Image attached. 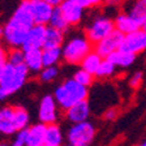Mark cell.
Masks as SVG:
<instances>
[{
    "instance_id": "1",
    "label": "cell",
    "mask_w": 146,
    "mask_h": 146,
    "mask_svg": "<svg viewBox=\"0 0 146 146\" xmlns=\"http://www.w3.org/2000/svg\"><path fill=\"white\" fill-rule=\"evenodd\" d=\"M30 116L24 107L5 106L0 108V133L11 136L29 128Z\"/></svg>"
},
{
    "instance_id": "2",
    "label": "cell",
    "mask_w": 146,
    "mask_h": 146,
    "mask_svg": "<svg viewBox=\"0 0 146 146\" xmlns=\"http://www.w3.org/2000/svg\"><path fill=\"white\" fill-rule=\"evenodd\" d=\"M29 73L30 72L25 64L22 65H12L9 63L4 64L0 68V90L3 91L5 97L15 94L25 85Z\"/></svg>"
},
{
    "instance_id": "3",
    "label": "cell",
    "mask_w": 146,
    "mask_h": 146,
    "mask_svg": "<svg viewBox=\"0 0 146 146\" xmlns=\"http://www.w3.org/2000/svg\"><path fill=\"white\" fill-rule=\"evenodd\" d=\"M54 98L60 108L64 111L69 110L74 104L80 103L88 98V88L80 85L73 78L61 82L54 91Z\"/></svg>"
},
{
    "instance_id": "4",
    "label": "cell",
    "mask_w": 146,
    "mask_h": 146,
    "mask_svg": "<svg viewBox=\"0 0 146 146\" xmlns=\"http://www.w3.org/2000/svg\"><path fill=\"white\" fill-rule=\"evenodd\" d=\"M63 59L69 64H81L82 60L93 51V44L86 35H73L61 47Z\"/></svg>"
},
{
    "instance_id": "5",
    "label": "cell",
    "mask_w": 146,
    "mask_h": 146,
    "mask_svg": "<svg viewBox=\"0 0 146 146\" xmlns=\"http://www.w3.org/2000/svg\"><path fill=\"white\" fill-rule=\"evenodd\" d=\"M115 31V24L113 20H111L107 16H98L86 27L85 35L91 44H98L99 42L107 38L111 33Z\"/></svg>"
},
{
    "instance_id": "6",
    "label": "cell",
    "mask_w": 146,
    "mask_h": 146,
    "mask_svg": "<svg viewBox=\"0 0 146 146\" xmlns=\"http://www.w3.org/2000/svg\"><path fill=\"white\" fill-rule=\"evenodd\" d=\"M95 137V127L90 121L73 124L67 132V143L72 146H89Z\"/></svg>"
},
{
    "instance_id": "7",
    "label": "cell",
    "mask_w": 146,
    "mask_h": 146,
    "mask_svg": "<svg viewBox=\"0 0 146 146\" xmlns=\"http://www.w3.org/2000/svg\"><path fill=\"white\" fill-rule=\"evenodd\" d=\"M31 27H27L20 22L9 18V21L4 26V42L11 48H22L27 33Z\"/></svg>"
},
{
    "instance_id": "8",
    "label": "cell",
    "mask_w": 146,
    "mask_h": 146,
    "mask_svg": "<svg viewBox=\"0 0 146 146\" xmlns=\"http://www.w3.org/2000/svg\"><path fill=\"white\" fill-rule=\"evenodd\" d=\"M58 103L55 100L54 95L47 94L42 97L39 102V108H38V119L39 123L44 125L56 124V120L59 117L58 113Z\"/></svg>"
},
{
    "instance_id": "9",
    "label": "cell",
    "mask_w": 146,
    "mask_h": 146,
    "mask_svg": "<svg viewBox=\"0 0 146 146\" xmlns=\"http://www.w3.org/2000/svg\"><path fill=\"white\" fill-rule=\"evenodd\" d=\"M124 36L120 31L115 30L111 33L107 38H104L102 42L94 46V51L99 55L102 59H108L113 52L119 51L121 48V44L124 42Z\"/></svg>"
},
{
    "instance_id": "10",
    "label": "cell",
    "mask_w": 146,
    "mask_h": 146,
    "mask_svg": "<svg viewBox=\"0 0 146 146\" xmlns=\"http://www.w3.org/2000/svg\"><path fill=\"white\" fill-rule=\"evenodd\" d=\"M30 13L33 16L34 24L35 25H44L50 24L54 7L46 3L44 0H26Z\"/></svg>"
},
{
    "instance_id": "11",
    "label": "cell",
    "mask_w": 146,
    "mask_h": 146,
    "mask_svg": "<svg viewBox=\"0 0 146 146\" xmlns=\"http://www.w3.org/2000/svg\"><path fill=\"white\" fill-rule=\"evenodd\" d=\"M120 50L133 55L146 51V31L141 29V30H137L132 34L125 35Z\"/></svg>"
},
{
    "instance_id": "12",
    "label": "cell",
    "mask_w": 146,
    "mask_h": 146,
    "mask_svg": "<svg viewBox=\"0 0 146 146\" xmlns=\"http://www.w3.org/2000/svg\"><path fill=\"white\" fill-rule=\"evenodd\" d=\"M113 24H115V30L120 31L123 35H128L142 29V21L134 18L129 13H119L113 18Z\"/></svg>"
},
{
    "instance_id": "13",
    "label": "cell",
    "mask_w": 146,
    "mask_h": 146,
    "mask_svg": "<svg viewBox=\"0 0 146 146\" xmlns=\"http://www.w3.org/2000/svg\"><path fill=\"white\" fill-rule=\"evenodd\" d=\"M46 29H47V26H44V25H34L27 33L25 43L22 46V50L24 51H27V50H43Z\"/></svg>"
},
{
    "instance_id": "14",
    "label": "cell",
    "mask_w": 146,
    "mask_h": 146,
    "mask_svg": "<svg viewBox=\"0 0 146 146\" xmlns=\"http://www.w3.org/2000/svg\"><path fill=\"white\" fill-rule=\"evenodd\" d=\"M60 11L63 13L64 18L67 20L68 25H78L81 22L82 17H84V8L80 5H77L76 3H73L72 0H64L60 4Z\"/></svg>"
},
{
    "instance_id": "15",
    "label": "cell",
    "mask_w": 146,
    "mask_h": 146,
    "mask_svg": "<svg viewBox=\"0 0 146 146\" xmlns=\"http://www.w3.org/2000/svg\"><path fill=\"white\" fill-rule=\"evenodd\" d=\"M65 116H67L68 121H70L72 124L88 121L89 116H90V104L88 100H82L80 103L74 104L73 107H70L69 110H67Z\"/></svg>"
},
{
    "instance_id": "16",
    "label": "cell",
    "mask_w": 146,
    "mask_h": 146,
    "mask_svg": "<svg viewBox=\"0 0 146 146\" xmlns=\"http://www.w3.org/2000/svg\"><path fill=\"white\" fill-rule=\"evenodd\" d=\"M46 128L47 125L36 123L27 128L26 146H42L46 143Z\"/></svg>"
},
{
    "instance_id": "17",
    "label": "cell",
    "mask_w": 146,
    "mask_h": 146,
    "mask_svg": "<svg viewBox=\"0 0 146 146\" xmlns=\"http://www.w3.org/2000/svg\"><path fill=\"white\" fill-rule=\"evenodd\" d=\"M25 65L29 72L39 73L43 69V51L42 50H27L25 51Z\"/></svg>"
},
{
    "instance_id": "18",
    "label": "cell",
    "mask_w": 146,
    "mask_h": 146,
    "mask_svg": "<svg viewBox=\"0 0 146 146\" xmlns=\"http://www.w3.org/2000/svg\"><path fill=\"white\" fill-rule=\"evenodd\" d=\"M61 46H64V33L60 30H56V29H54L51 26H47L43 50L61 48Z\"/></svg>"
},
{
    "instance_id": "19",
    "label": "cell",
    "mask_w": 146,
    "mask_h": 146,
    "mask_svg": "<svg viewBox=\"0 0 146 146\" xmlns=\"http://www.w3.org/2000/svg\"><path fill=\"white\" fill-rule=\"evenodd\" d=\"M102 61H103V59L100 58L97 52L91 51L90 54L82 60V63L80 64V65H81V69L86 70L88 73H90L91 76H95L100 67V64H102Z\"/></svg>"
},
{
    "instance_id": "20",
    "label": "cell",
    "mask_w": 146,
    "mask_h": 146,
    "mask_svg": "<svg viewBox=\"0 0 146 146\" xmlns=\"http://www.w3.org/2000/svg\"><path fill=\"white\" fill-rule=\"evenodd\" d=\"M136 56H137V55H133V54H129V52H125V51L119 50V51L113 52V54L110 56L108 60L112 61L116 67L128 68V67H131L132 64L134 63Z\"/></svg>"
},
{
    "instance_id": "21",
    "label": "cell",
    "mask_w": 146,
    "mask_h": 146,
    "mask_svg": "<svg viewBox=\"0 0 146 146\" xmlns=\"http://www.w3.org/2000/svg\"><path fill=\"white\" fill-rule=\"evenodd\" d=\"M63 133L58 124L47 125L46 128V145L48 146H61L63 143Z\"/></svg>"
},
{
    "instance_id": "22",
    "label": "cell",
    "mask_w": 146,
    "mask_h": 146,
    "mask_svg": "<svg viewBox=\"0 0 146 146\" xmlns=\"http://www.w3.org/2000/svg\"><path fill=\"white\" fill-rule=\"evenodd\" d=\"M43 51V67H56V64L63 58L61 48H47Z\"/></svg>"
},
{
    "instance_id": "23",
    "label": "cell",
    "mask_w": 146,
    "mask_h": 146,
    "mask_svg": "<svg viewBox=\"0 0 146 146\" xmlns=\"http://www.w3.org/2000/svg\"><path fill=\"white\" fill-rule=\"evenodd\" d=\"M50 26L56 29V30H60V31H67V29L69 27L68 25L67 20L64 18L63 13H61L60 8H54V12H52V16H51V20H50Z\"/></svg>"
},
{
    "instance_id": "24",
    "label": "cell",
    "mask_w": 146,
    "mask_h": 146,
    "mask_svg": "<svg viewBox=\"0 0 146 146\" xmlns=\"http://www.w3.org/2000/svg\"><path fill=\"white\" fill-rule=\"evenodd\" d=\"M116 68L117 67H116L112 61H110L108 59H103V61H102V64H100V67H99V69H98L95 77L99 78V80L110 78V77L115 76Z\"/></svg>"
},
{
    "instance_id": "25",
    "label": "cell",
    "mask_w": 146,
    "mask_h": 146,
    "mask_svg": "<svg viewBox=\"0 0 146 146\" xmlns=\"http://www.w3.org/2000/svg\"><path fill=\"white\" fill-rule=\"evenodd\" d=\"M128 13L132 15L137 20L142 21L143 24V21L146 18V0H134Z\"/></svg>"
},
{
    "instance_id": "26",
    "label": "cell",
    "mask_w": 146,
    "mask_h": 146,
    "mask_svg": "<svg viewBox=\"0 0 146 146\" xmlns=\"http://www.w3.org/2000/svg\"><path fill=\"white\" fill-rule=\"evenodd\" d=\"M8 63L12 65L25 64V51L22 48H11L8 51Z\"/></svg>"
},
{
    "instance_id": "27",
    "label": "cell",
    "mask_w": 146,
    "mask_h": 146,
    "mask_svg": "<svg viewBox=\"0 0 146 146\" xmlns=\"http://www.w3.org/2000/svg\"><path fill=\"white\" fill-rule=\"evenodd\" d=\"M73 80L76 82H78L80 85L85 86V88H89L91 85V82H93V76H91L90 73H88L86 70L84 69H77L73 74Z\"/></svg>"
},
{
    "instance_id": "28",
    "label": "cell",
    "mask_w": 146,
    "mask_h": 146,
    "mask_svg": "<svg viewBox=\"0 0 146 146\" xmlns=\"http://www.w3.org/2000/svg\"><path fill=\"white\" fill-rule=\"evenodd\" d=\"M59 74V69L56 67H47L43 68L39 72V80L42 82H51L54 81Z\"/></svg>"
},
{
    "instance_id": "29",
    "label": "cell",
    "mask_w": 146,
    "mask_h": 146,
    "mask_svg": "<svg viewBox=\"0 0 146 146\" xmlns=\"http://www.w3.org/2000/svg\"><path fill=\"white\" fill-rule=\"evenodd\" d=\"M26 136H27V129L16 133V137L12 141V146H26Z\"/></svg>"
},
{
    "instance_id": "30",
    "label": "cell",
    "mask_w": 146,
    "mask_h": 146,
    "mask_svg": "<svg viewBox=\"0 0 146 146\" xmlns=\"http://www.w3.org/2000/svg\"><path fill=\"white\" fill-rule=\"evenodd\" d=\"M142 81H143V73L140 72V70H138V72H134L131 76V78H129V86L136 89L142 84Z\"/></svg>"
},
{
    "instance_id": "31",
    "label": "cell",
    "mask_w": 146,
    "mask_h": 146,
    "mask_svg": "<svg viewBox=\"0 0 146 146\" xmlns=\"http://www.w3.org/2000/svg\"><path fill=\"white\" fill-rule=\"evenodd\" d=\"M117 113H119V111L116 108H110V110H107L106 112H104V119L106 120H108V121H112V120H115L116 117H117Z\"/></svg>"
},
{
    "instance_id": "32",
    "label": "cell",
    "mask_w": 146,
    "mask_h": 146,
    "mask_svg": "<svg viewBox=\"0 0 146 146\" xmlns=\"http://www.w3.org/2000/svg\"><path fill=\"white\" fill-rule=\"evenodd\" d=\"M8 63V51L0 44V68Z\"/></svg>"
},
{
    "instance_id": "33",
    "label": "cell",
    "mask_w": 146,
    "mask_h": 146,
    "mask_svg": "<svg viewBox=\"0 0 146 146\" xmlns=\"http://www.w3.org/2000/svg\"><path fill=\"white\" fill-rule=\"evenodd\" d=\"M73 3H76L77 5L82 7V8L85 9V8H90L91 7V3H90V0H72Z\"/></svg>"
},
{
    "instance_id": "34",
    "label": "cell",
    "mask_w": 146,
    "mask_h": 146,
    "mask_svg": "<svg viewBox=\"0 0 146 146\" xmlns=\"http://www.w3.org/2000/svg\"><path fill=\"white\" fill-rule=\"evenodd\" d=\"M46 3H48L50 5H52L54 8H58V7H60V4L63 3L64 0H44Z\"/></svg>"
},
{
    "instance_id": "35",
    "label": "cell",
    "mask_w": 146,
    "mask_h": 146,
    "mask_svg": "<svg viewBox=\"0 0 146 146\" xmlns=\"http://www.w3.org/2000/svg\"><path fill=\"white\" fill-rule=\"evenodd\" d=\"M123 0H104V3L107 4V5H119V4L121 3Z\"/></svg>"
},
{
    "instance_id": "36",
    "label": "cell",
    "mask_w": 146,
    "mask_h": 146,
    "mask_svg": "<svg viewBox=\"0 0 146 146\" xmlns=\"http://www.w3.org/2000/svg\"><path fill=\"white\" fill-rule=\"evenodd\" d=\"M91 3V7H97V5H100L102 3H104V0H90Z\"/></svg>"
},
{
    "instance_id": "37",
    "label": "cell",
    "mask_w": 146,
    "mask_h": 146,
    "mask_svg": "<svg viewBox=\"0 0 146 146\" xmlns=\"http://www.w3.org/2000/svg\"><path fill=\"white\" fill-rule=\"evenodd\" d=\"M1 38H4V27L3 26H0V39Z\"/></svg>"
},
{
    "instance_id": "38",
    "label": "cell",
    "mask_w": 146,
    "mask_h": 146,
    "mask_svg": "<svg viewBox=\"0 0 146 146\" xmlns=\"http://www.w3.org/2000/svg\"><path fill=\"white\" fill-rule=\"evenodd\" d=\"M142 30L146 31V18H145V21H143V24H142Z\"/></svg>"
},
{
    "instance_id": "39",
    "label": "cell",
    "mask_w": 146,
    "mask_h": 146,
    "mask_svg": "<svg viewBox=\"0 0 146 146\" xmlns=\"http://www.w3.org/2000/svg\"><path fill=\"white\" fill-rule=\"evenodd\" d=\"M0 146H12V143H5L4 142V143H0Z\"/></svg>"
},
{
    "instance_id": "40",
    "label": "cell",
    "mask_w": 146,
    "mask_h": 146,
    "mask_svg": "<svg viewBox=\"0 0 146 146\" xmlns=\"http://www.w3.org/2000/svg\"><path fill=\"white\" fill-rule=\"evenodd\" d=\"M138 146H146V141H145V142H142L141 145H138Z\"/></svg>"
},
{
    "instance_id": "41",
    "label": "cell",
    "mask_w": 146,
    "mask_h": 146,
    "mask_svg": "<svg viewBox=\"0 0 146 146\" xmlns=\"http://www.w3.org/2000/svg\"><path fill=\"white\" fill-rule=\"evenodd\" d=\"M65 146H72V145H69V143H67V145H65Z\"/></svg>"
},
{
    "instance_id": "42",
    "label": "cell",
    "mask_w": 146,
    "mask_h": 146,
    "mask_svg": "<svg viewBox=\"0 0 146 146\" xmlns=\"http://www.w3.org/2000/svg\"><path fill=\"white\" fill-rule=\"evenodd\" d=\"M42 146H48V145H46V143H44V145H42Z\"/></svg>"
}]
</instances>
